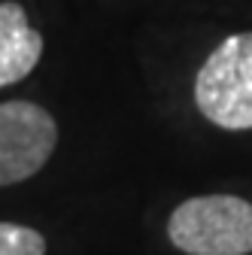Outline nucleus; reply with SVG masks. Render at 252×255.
Instances as JSON below:
<instances>
[{
	"label": "nucleus",
	"mask_w": 252,
	"mask_h": 255,
	"mask_svg": "<svg viewBox=\"0 0 252 255\" xmlns=\"http://www.w3.org/2000/svg\"><path fill=\"white\" fill-rule=\"evenodd\" d=\"M167 237L185 255H252V204L237 195L188 198L170 213Z\"/></svg>",
	"instance_id": "1"
},
{
	"label": "nucleus",
	"mask_w": 252,
	"mask_h": 255,
	"mask_svg": "<svg viewBox=\"0 0 252 255\" xmlns=\"http://www.w3.org/2000/svg\"><path fill=\"white\" fill-rule=\"evenodd\" d=\"M195 104L225 131L252 128V30L219 43L195 76Z\"/></svg>",
	"instance_id": "2"
},
{
	"label": "nucleus",
	"mask_w": 252,
	"mask_h": 255,
	"mask_svg": "<svg viewBox=\"0 0 252 255\" xmlns=\"http://www.w3.org/2000/svg\"><path fill=\"white\" fill-rule=\"evenodd\" d=\"M58 146V125L49 110L30 101L0 104V188L40 173Z\"/></svg>",
	"instance_id": "3"
},
{
	"label": "nucleus",
	"mask_w": 252,
	"mask_h": 255,
	"mask_svg": "<svg viewBox=\"0 0 252 255\" xmlns=\"http://www.w3.org/2000/svg\"><path fill=\"white\" fill-rule=\"evenodd\" d=\"M43 55L40 30L27 24V12L15 0L0 3V88L15 85L34 73Z\"/></svg>",
	"instance_id": "4"
},
{
	"label": "nucleus",
	"mask_w": 252,
	"mask_h": 255,
	"mask_svg": "<svg viewBox=\"0 0 252 255\" xmlns=\"http://www.w3.org/2000/svg\"><path fill=\"white\" fill-rule=\"evenodd\" d=\"M0 255H46V237L27 225L0 222Z\"/></svg>",
	"instance_id": "5"
}]
</instances>
